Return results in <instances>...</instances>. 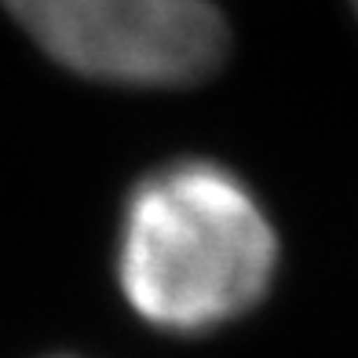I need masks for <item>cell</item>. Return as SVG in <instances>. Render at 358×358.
Here are the masks:
<instances>
[{
	"mask_svg": "<svg viewBox=\"0 0 358 358\" xmlns=\"http://www.w3.org/2000/svg\"><path fill=\"white\" fill-rule=\"evenodd\" d=\"M278 238L249 187L213 161H176L132 190L121 289L161 329L208 333L264 300Z\"/></svg>",
	"mask_w": 358,
	"mask_h": 358,
	"instance_id": "obj_1",
	"label": "cell"
},
{
	"mask_svg": "<svg viewBox=\"0 0 358 358\" xmlns=\"http://www.w3.org/2000/svg\"><path fill=\"white\" fill-rule=\"evenodd\" d=\"M44 55L88 80L187 88L227 59L213 0H0Z\"/></svg>",
	"mask_w": 358,
	"mask_h": 358,
	"instance_id": "obj_2",
	"label": "cell"
},
{
	"mask_svg": "<svg viewBox=\"0 0 358 358\" xmlns=\"http://www.w3.org/2000/svg\"><path fill=\"white\" fill-rule=\"evenodd\" d=\"M355 8H358V0H355Z\"/></svg>",
	"mask_w": 358,
	"mask_h": 358,
	"instance_id": "obj_3",
	"label": "cell"
}]
</instances>
